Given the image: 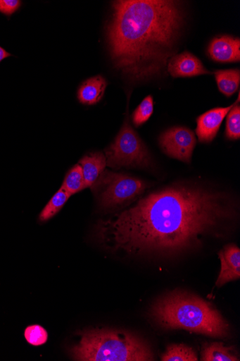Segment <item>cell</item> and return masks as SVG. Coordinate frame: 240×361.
I'll list each match as a JSON object with an SVG mask.
<instances>
[{
    "instance_id": "obj_17",
    "label": "cell",
    "mask_w": 240,
    "mask_h": 361,
    "mask_svg": "<svg viewBox=\"0 0 240 361\" xmlns=\"http://www.w3.org/2000/svg\"><path fill=\"white\" fill-rule=\"evenodd\" d=\"M162 361H197L198 357L192 348L184 344L170 345L161 356Z\"/></svg>"
},
{
    "instance_id": "obj_19",
    "label": "cell",
    "mask_w": 240,
    "mask_h": 361,
    "mask_svg": "<svg viewBox=\"0 0 240 361\" xmlns=\"http://www.w3.org/2000/svg\"><path fill=\"white\" fill-rule=\"evenodd\" d=\"M227 116L226 137L229 140H239L240 106L235 103Z\"/></svg>"
},
{
    "instance_id": "obj_21",
    "label": "cell",
    "mask_w": 240,
    "mask_h": 361,
    "mask_svg": "<svg viewBox=\"0 0 240 361\" xmlns=\"http://www.w3.org/2000/svg\"><path fill=\"white\" fill-rule=\"evenodd\" d=\"M153 112V98L149 95L145 98L132 114V122L136 127L141 126L151 118Z\"/></svg>"
},
{
    "instance_id": "obj_5",
    "label": "cell",
    "mask_w": 240,
    "mask_h": 361,
    "mask_svg": "<svg viewBox=\"0 0 240 361\" xmlns=\"http://www.w3.org/2000/svg\"><path fill=\"white\" fill-rule=\"evenodd\" d=\"M107 166L113 169L149 168L151 157L136 131L131 127L128 116L113 143L106 149Z\"/></svg>"
},
{
    "instance_id": "obj_13",
    "label": "cell",
    "mask_w": 240,
    "mask_h": 361,
    "mask_svg": "<svg viewBox=\"0 0 240 361\" xmlns=\"http://www.w3.org/2000/svg\"><path fill=\"white\" fill-rule=\"evenodd\" d=\"M107 86L106 80L100 75L87 80L78 90L80 102L88 106L96 104L104 96Z\"/></svg>"
},
{
    "instance_id": "obj_2",
    "label": "cell",
    "mask_w": 240,
    "mask_h": 361,
    "mask_svg": "<svg viewBox=\"0 0 240 361\" xmlns=\"http://www.w3.org/2000/svg\"><path fill=\"white\" fill-rule=\"evenodd\" d=\"M113 9L107 39L115 68L134 80L160 74L174 55L184 22L178 2L121 0Z\"/></svg>"
},
{
    "instance_id": "obj_15",
    "label": "cell",
    "mask_w": 240,
    "mask_h": 361,
    "mask_svg": "<svg viewBox=\"0 0 240 361\" xmlns=\"http://www.w3.org/2000/svg\"><path fill=\"white\" fill-rule=\"evenodd\" d=\"M217 86L221 92L227 97L232 96L238 90L240 83L239 70L217 71L215 73Z\"/></svg>"
},
{
    "instance_id": "obj_20",
    "label": "cell",
    "mask_w": 240,
    "mask_h": 361,
    "mask_svg": "<svg viewBox=\"0 0 240 361\" xmlns=\"http://www.w3.org/2000/svg\"><path fill=\"white\" fill-rule=\"evenodd\" d=\"M27 342L33 346H41L48 341L49 334L44 327L32 324L26 327L24 333Z\"/></svg>"
},
{
    "instance_id": "obj_1",
    "label": "cell",
    "mask_w": 240,
    "mask_h": 361,
    "mask_svg": "<svg viewBox=\"0 0 240 361\" xmlns=\"http://www.w3.org/2000/svg\"><path fill=\"white\" fill-rule=\"evenodd\" d=\"M224 195L179 183L150 193L99 222L100 241L131 255H172L196 247L232 216Z\"/></svg>"
},
{
    "instance_id": "obj_6",
    "label": "cell",
    "mask_w": 240,
    "mask_h": 361,
    "mask_svg": "<svg viewBox=\"0 0 240 361\" xmlns=\"http://www.w3.org/2000/svg\"><path fill=\"white\" fill-rule=\"evenodd\" d=\"M149 188L139 179L105 170L91 187L100 207L111 209L120 207L141 195Z\"/></svg>"
},
{
    "instance_id": "obj_9",
    "label": "cell",
    "mask_w": 240,
    "mask_h": 361,
    "mask_svg": "<svg viewBox=\"0 0 240 361\" xmlns=\"http://www.w3.org/2000/svg\"><path fill=\"white\" fill-rule=\"evenodd\" d=\"M168 71L174 78H191L212 74L205 69L197 57L188 51L172 56L168 63Z\"/></svg>"
},
{
    "instance_id": "obj_12",
    "label": "cell",
    "mask_w": 240,
    "mask_h": 361,
    "mask_svg": "<svg viewBox=\"0 0 240 361\" xmlns=\"http://www.w3.org/2000/svg\"><path fill=\"white\" fill-rule=\"evenodd\" d=\"M87 188H91L107 166L106 157L102 152L91 153L80 161Z\"/></svg>"
},
{
    "instance_id": "obj_16",
    "label": "cell",
    "mask_w": 240,
    "mask_h": 361,
    "mask_svg": "<svg viewBox=\"0 0 240 361\" xmlns=\"http://www.w3.org/2000/svg\"><path fill=\"white\" fill-rule=\"evenodd\" d=\"M72 195L61 188L52 197L51 200L44 207L39 215V220L47 221L56 216L70 200Z\"/></svg>"
},
{
    "instance_id": "obj_18",
    "label": "cell",
    "mask_w": 240,
    "mask_h": 361,
    "mask_svg": "<svg viewBox=\"0 0 240 361\" xmlns=\"http://www.w3.org/2000/svg\"><path fill=\"white\" fill-rule=\"evenodd\" d=\"M61 188L71 195L78 193L87 188L82 169L80 164L75 166L67 173Z\"/></svg>"
},
{
    "instance_id": "obj_23",
    "label": "cell",
    "mask_w": 240,
    "mask_h": 361,
    "mask_svg": "<svg viewBox=\"0 0 240 361\" xmlns=\"http://www.w3.org/2000/svg\"><path fill=\"white\" fill-rule=\"evenodd\" d=\"M11 56V54L8 53L3 47H0V62H2L5 59Z\"/></svg>"
},
{
    "instance_id": "obj_7",
    "label": "cell",
    "mask_w": 240,
    "mask_h": 361,
    "mask_svg": "<svg viewBox=\"0 0 240 361\" xmlns=\"http://www.w3.org/2000/svg\"><path fill=\"white\" fill-rule=\"evenodd\" d=\"M159 143L169 157L189 163L196 140L191 130L186 127H174L161 135Z\"/></svg>"
},
{
    "instance_id": "obj_10",
    "label": "cell",
    "mask_w": 240,
    "mask_h": 361,
    "mask_svg": "<svg viewBox=\"0 0 240 361\" xmlns=\"http://www.w3.org/2000/svg\"><path fill=\"white\" fill-rule=\"evenodd\" d=\"M221 270L216 282L217 287L240 278V250L239 248L230 244L225 246L220 252Z\"/></svg>"
},
{
    "instance_id": "obj_3",
    "label": "cell",
    "mask_w": 240,
    "mask_h": 361,
    "mask_svg": "<svg viewBox=\"0 0 240 361\" xmlns=\"http://www.w3.org/2000/svg\"><path fill=\"white\" fill-rule=\"evenodd\" d=\"M151 317L166 330H184L214 338L229 335L227 322L210 302L192 293L175 290L158 300Z\"/></svg>"
},
{
    "instance_id": "obj_22",
    "label": "cell",
    "mask_w": 240,
    "mask_h": 361,
    "mask_svg": "<svg viewBox=\"0 0 240 361\" xmlns=\"http://www.w3.org/2000/svg\"><path fill=\"white\" fill-rule=\"evenodd\" d=\"M22 5L20 0H0V13L6 16H12L19 10Z\"/></svg>"
},
{
    "instance_id": "obj_11",
    "label": "cell",
    "mask_w": 240,
    "mask_h": 361,
    "mask_svg": "<svg viewBox=\"0 0 240 361\" xmlns=\"http://www.w3.org/2000/svg\"><path fill=\"white\" fill-rule=\"evenodd\" d=\"M210 57L219 62H235L240 60V40L232 37L214 39L209 47Z\"/></svg>"
},
{
    "instance_id": "obj_4",
    "label": "cell",
    "mask_w": 240,
    "mask_h": 361,
    "mask_svg": "<svg viewBox=\"0 0 240 361\" xmlns=\"http://www.w3.org/2000/svg\"><path fill=\"white\" fill-rule=\"evenodd\" d=\"M70 353L81 361H150L154 360L149 345L130 333L111 329L87 331Z\"/></svg>"
},
{
    "instance_id": "obj_8",
    "label": "cell",
    "mask_w": 240,
    "mask_h": 361,
    "mask_svg": "<svg viewBox=\"0 0 240 361\" xmlns=\"http://www.w3.org/2000/svg\"><path fill=\"white\" fill-rule=\"evenodd\" d=\"M234 105L212 109L196 119V133L200 142L210 143L214 140L225 118Z\"/></svg>"
},
{
    "instance_id": "obj_14",
    "label": "cell",
    "mask_w": 240,
    "mask_h": 361,
    "mask_svg": "<svg viewBox=\"0 0 240 361\" xmlns=\"http://www.w3.org/2000/svg\"><path fill=\"white\" fill-rule=\"evenodd\" d=\"M203 361H239V358L230 347L222 343L205 344L201 353Z\"/></svg>"
}]
</instances>
